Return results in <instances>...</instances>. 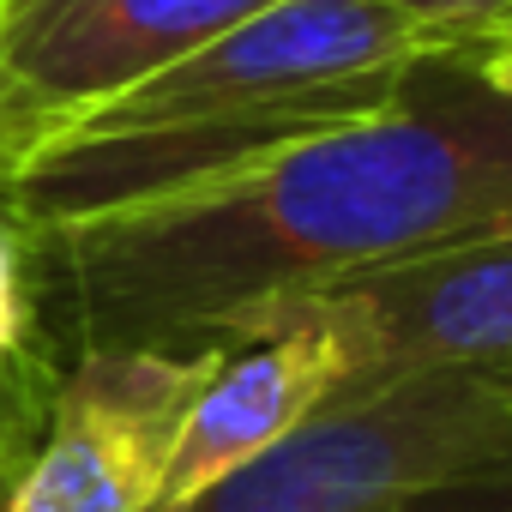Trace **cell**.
<instances>
[{"mask_svg":"<svg viewBox=\"0 0 512 512\" xmlns=\"http://www.w3.org/2000/svg\"><path fill=\"white\" fill-rule=\"evenodd\" d=\"M494 464H512V374L422 368L344 392L181 512H398Z\"/></svg>","mask_w":512,"mask_h":512,"instance_id":"3957f363","label":"cell"},{"mask_svg":"<svg viewBox=\"0 0 512 512\" xmlns=\"http://www.w3.org/2000/svg\"><path fill=\"white\" fill-rule=\"evenodd\" d=\"M217 368L205 350H79L0 512H157L181 422Z\"/></svg>","mask_w":512,"mask_h":512,"instance_id":"5b68a950","label":"cell"},{"mask_svg":"<svg viewBox=\"0 0 512 512\" xmlns=\"http://www.w3.org/2000/svg\"><path fill=\"white\" fill-rule=\"evenodd\" d=\"M512 223V103L482 85L296 139L49 235L79 350H205L260 314Z\"/></svg>","mask_w":512,"mask_h":512,"instance_id":"6da1fadb","label":"cell"},{"mask_svg":"<svg viewBox=\"0 0 512 512\" xmlns=\"http://www.w3.org/2000/svg\"><path fill=\"white\" fill-rule=\"evenodd\" d=\"M25 229L0 211V368L13 362H37L43 350V326H37V290H31V253H25Z\"/></svg>","mask_w":512,"mask_h":512,"instance_id":"30bf717a","label":"cell"},{"mask_svg":"<svg viewBox=\"0 0 512 512\" xmlns=\"http://www.w3.org/2000/svg\"><path fill=\"white\" fill-rule=\"evenodd\" d=\"M464 79L482 85L488 97L512 103V31L494 37V43H482V49H470V55H464Z\"/></svg>","mask_w":512,"mask_h":512,"instance_id":"7c38bea8","label":"cell"},{"mask_svg":"<svg viewBox=\"0 0 512 512\" xmlns=\"http://www.w3.org/2000/svg\"><path fill=\"white\" fill-rule=\"evenodd\" d=\"M55 362L37 356V362H13L0 368V506H7L13 482L25 476L37 440H43V422H49V404H55Z\"/></svg>","mask_w":512,"mask_h":512,"instance_id":"ba28073f","label":"cell"},{"mask_svg":"<svg viewBox=\"0 0 512 512\" xmlns=\"http://www.w3.org/2000/svg\"><path fill=\"white\" fill-rule=\"evenodd\" d=\"M278 0H0V175Z\"/></svg>","mask_w":512,"mask_h":512,"instance_id":"277c9868","label":"cell"},{"mask_svg":"<svg viewBox=\"0 0 512 512\" xmlns=\"http://www.w3.org/2000/svg\"><path fill=\"white\" fill-rule=\"evenodd\" d=\"M356 386H374L368 350L326 290L260 314L247 332L217 344V368L181 422L157 512L193 506L211 482L260 458L266 446H278L290 428H302Z\"/></svg>","mask_w":512,"mask_h":512,"instance_id":"8992f818","label":"cell"},{"mask_svg":"<svg viewBox=\"0 0 512 512\" xmlns=\"http://www.w3.org/2000/svg\"><path fill=\"white\" fill-rule=\"evenodd\" d=\"M428 61L392 0H278L31 145L0 175V211L49 241L368 121L410 97Z\"/></svg>","mask_w":512,"mask_h":512,"instance_id":"7a4b0ae2","label":"cell"},{"mask_svg":"<svg viewBox=\"0 0 512 512\" xmlns=\"http://www.w3.org/2000/svg\"><path fill=\"white\" fill-rule=\"evenodd\" d=\"M398 512H512V464L452 476V482H440V488L404 500Z\"/></svg>","mask_w":512,"mask_h":512,"instance_id":"8fae6325","label":"cell"},{"mask_svg":"<svg viewBox=\"0 0 512 512\" xmlns=\"http://www.w3.org/2000/svg\"><path fill=\"white\" fill-rule=\"evenodd\" d=\"M362 332L368 374H512V223L410 253L326 290Z\"/></svg>","mask_w":512,"mask_h":512,"instance_id":"52a82bcc","label":"cell"},{"mask_svg":"<svg viewBox=\"0 0 512 512\" xmlns=\"http://www.w3.org/2000/svg\"><path fill=\"white\" fill-rule=\"evenodd\" d=\"M392 7L428 43L434 61H458L512 31V0H392Z\"/></svg>","mask_w":512,"mask_h":512,"instance_id":"9c48e42d","label":"cell"},{"mask_svg":"<svg viewBox=\"0 0 512 512\" xmlns=\"http://www.w3.org/2000/svg\"><path fill=\"white\" fill-rule=\"evenodd\" d=\"M500 37H506V31H500Z\"/></svg>","mask_w":512,"mask_h":512,"instance_id":"4fadbf2b","label":"cell"}]
</instances>
